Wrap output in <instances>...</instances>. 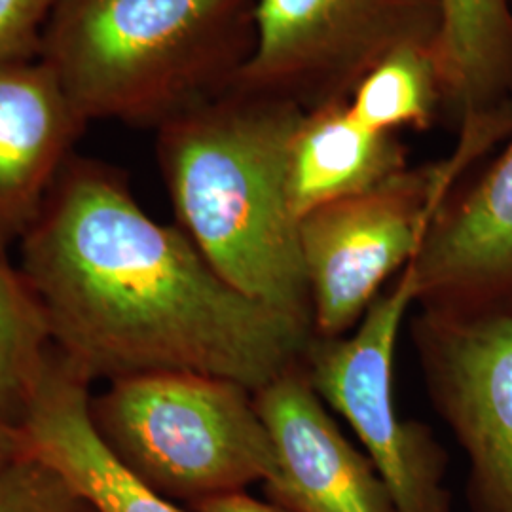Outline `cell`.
I'll use <instances>...</instances> for the list:
<instances>
[{
  "label": "cell",
  "mask_w": 512,
  "mask_h": 512,
  "mask_svg": "<svg viewBox=\"0 0 512 512\" xmlns=\"http://www.w3.org/2000/svg\"><path fill=\"white\" fill-rule=\"evenodd\" d=\"M412 342L467 459L471 512H512V310H420Z\"/></svg>",
  "instance_id": "8"
},
{
  "label": "cell",
  "mask_w": 512,
  "mask_h": 512,
  "mask_svg": "<svg viewBox=\"0 0 512 512\" xmlns=\"http://www.w3.org/2000/svg\"><path fill=\"white\" fill-rule=\"evenodd\" d=\"M274 442L275 465L264 482L287 512H399L384 478L342 433L310 384L304 365L255 393Z\"/></svg>",
  "instance_id": "9"
},
{
  "label": "cell",
  "mask_w": 512,
  "mask_h": 512,
  "mask_svg": "<svg viewBox=\"0 0 512 512\" xmlns=\"http://www.w3.org/2000/svg\"><path fill=\"white\" fill-rule=\"evenodd\" d=\"M414 304L412 275L404 268L349 334L313 338L304 370L323 403L363 444L397 511L454 512L444 482L446 450L425 423L404 420L393 391L397 342Z\"/></svg>",
  "instance_id": "6"
},
{
  "label": "cell",
  "mask_w": 512,
  "mask_h": 512,
  "mask_svg": "<svg viewBox=\"0 0 512 512\" xmlns=\"http://www.w3.org/2000/svg\"><path fill=\"white\" fill-rule=\"evenodd\" d=\"M471 167L458 154L406 167L384 184L327 203L300 220L315 336L355 329L385 281L420 251L440 207Z\"/></svg>",
  "instance_id": "7"
},
{
  "label": "cell",
  "mask_w": 512,
  "mask_h": 512,
  "mask_svg": "<svg viewBox=\"0 0 512 512\" xmlns=\"http://www.w3.org/2000/svg\"><path fill=\"white\" fill-rule=\"evenodd\" d=\"M86 126L40 59L0 67V256L35 224Z\"/></svg>",
  "instance_id": "11"
},
{
  "label": "cell",
  "mask_w": 512,
  "mask_h": 512,
  "mask_svg": "<svg viewBox=\"0 0 512 512\" xmlns=\"http://www.w3.org/2000/svg\"><path fill=\"white\" fill-rule=\"evenodd\" d=\"M90 420L110 456L173 503L245 492L274 471L255 393L228 378L188 370L118 378L90 397Z\"/></svg>",
  "instance_id": "4"
},
{
  "label": "cell",
  "mask_w": 512,
  "mask_h": 512,
  "mask_svg": "<svg viewBox=\"0 0 512 512\" xmlns=\"http://www.w3.org/2000/svg\"><path fill=\"white\" fill-rule=\"evenodd\" d=\"M440 107L435 48H406L385 57L349 97L351 114L376 131L431 128Z\"/></svg>",
  "instance_id": "15"
},
{
  "label": "cell",
  "mask_w": 512,
  "mask_h": 512,
  "mask_svg": "<svg viewBox=\"0 0 512 512\" xmlns=\"http://www.w3.org/2000/svg\"><path fill=\"white\" fill-rule=\"evenodd\" d=\"M88 512H95V511H92V507H90V511H88Z\"/></svg>",
  "instance_id": "20"
},
{
  "label": "cell",
  "mask_w": 512,
  "mask_h": 512,
  "mask_svg": "<svg viewBox=\"0 0 512 512\" xmlns=\"http://www.w3.org/2000/svg\"><path fill=\"white\" fill-rule=\"evenodd\" d=\"M256 0H55L38 59L86 122L164 128L234 88Z\"/></svg>",
  "instance_id": "3"
},
{
  "label": "cell",
  "mask_w": 512,
  "mask_h": 512,
  "mask_svg": "<svg viewBox=\"0 0 512 512\" xmlns=\"http://www.w3.org/2000/svg\"><path fill=\"white\" fill-rule=\"evenodd\" d=\"M50 355L35 294L10 256H0V420L23 427Z\"/></svg>",
  "instance_id": "14"
},
{
  "label": "cell",
  "mask_w": 512,
  "mask_h": 512,
  "mask_svg": "<svg viewBox=\"0 0 512 512\" xmlns=\"http://www.w3.org/2000/svg\"><path fill=\"white\" fill-rule=\"evenodd\" d=\"M406 268L420 310H512V133L475 183L450 194Z\"/></svg>",
  "instance_id": "10"
},
{
  "label": "cell",
  "mask_w": 512,
  "mask_h": 512,
  "mask_svg": "<svg viewBox=\"0 0 512 512\" xmlns=\"http://www.w3.org/2000/svg\"><path fill=\"white\" fill-rule=\"evenodd\" d=\"M302 114L234 86L158 129L156 156L177 226L207 262L241 293L313 329L287 179Z\"/></svg>",
  "instance_id": "2"
},
{
  "label": "cell",
  "mask_w": 512,
  "mask_h": 512,
  "mask_svg": "<svg viewBox=\"0 0 512 512\" xmlns=\"http://www.w3.org/2000/svg\"><path fill=\"white\" fill-rule=\"evenodd\" d=\"M18 249L52 348L88 384L188 370L256 393L304 365L315 338L230 285L97 160H69Z\"/></svg>",
  "instance_id": "1"
},
{
  "label": "cell",
  "mask_w": 512,
  "mask_h": 512,
  "mask_svg": "<svg viewBox=\"0 0 512 512\" xmlns=\"http://www.w3.org/2000/svg\"><path fill=\"white\" fill-rule=\"evenodd\" d=\"M442 107L459 147L486 154L512 133V0H440Z\"/></svg>",
  "instance_id": "12"
},
{
  "label": "cell",
  "mask_w": 512,
  "mask_h": 512,
  "mask_svg": "<svg viewBox=\"0 0 512 512\" xmlns=\"http://www.w3.org/2000/svg\"><path fill=\"white\" fill-rule=\"evenodd\" d=\"M408 167L399 133L361 124L349 99L304 110L289 145V198L296 217L368 192Z\"/></svg>",
  "instance_id": "13"
},
{
  "label": "cell",
  "mask_w": 512,
  "mask_h": 512,
  "mask_svg": "<svg viewBox=\"0 0 512 512\" xmlns=\"http://www.w3.org/2000/svg\"><path fill=\"white\" fill-rule=\"evenodd\" d=\"M71 480L37 454L0 469V512H88Z\"/></svg>",
  "instance_id": "16"
},
{
  "label": "cell",
  "mask_w": 512,
  "mask_h": 512,
  "mask_svg": "<svg viewBox=\"0 0 512 512\" xmlns=\"http://www.w3.org/2000/svg\"><path fill=\"white\" fill-rule=\"evenodd\" d=\"M440 0H256L255 50L234 86L302 110L349 99L385 57L435 48Z\"/></svg>",
  "instance_id": "5"
},
{
  "label": "cell",
  "mask_w": 512,
  "mask_h": 512,
  "mask_svg": "<svg viewBox=\"0 0 512 512\" xmlns=\"http://www.w3.org/2000/svg\"><path fill=\"white\" fill-rule=\"evenodd\" d=\"M37 454V446L25 427L0 420V469Z\"/></svg>",
  "instance_id": "18"
},
{
  "label": "cell",
  "mask_w": 512,
  "mask_h": 512,
  "mask_svg": "<svg viewBox=\"0 0 512 512\" xmlns=\"http://www.w3.org/2000/svg\"><path fill=\"white\" fill-rule=\"evenodd\" d=\"M55 0H0V67L35 61Z\"/></svg>",
  "instance_id": "17"
},
{
  "label": "cell",
  "mask_w": 512,
  "mask_h": 512,
  "mask_svg": "<svg viewBox=\"0 0 512 512\" xmlns=\"http://www.w3.org/2000/svg\"><path fill=\"white\" fill-rule=\"evenodd\" d=\"M194 512H287L274 505L272 501H260L245 492L219 495L192 505Z\"/></svg>",
  "instance_id": "19"
}]
</instances>
